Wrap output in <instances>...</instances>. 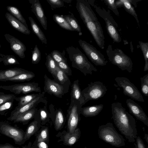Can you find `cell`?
I'll list each match as a JSON object with an SVG mask.
<instances>
[{"mask_svg":"<svg viewBox=\"0 0 148 148\" xmlns=\"http://www.w3.org/2000/svg\"><path fill=\"white\" fill-rule=\"evenodd\" d=\"M76 8L80 16L98 46L103 49L105 37L101 25L87 0H77Z\"/></svg>","mask_w":148,"mask_h":148,"instance_id":"1","label":"cell"},{"mask_svg":"<svg viewBox=\"0 0 148 148\" xmlns=\"http://www.w3.org/2000/svg\"><path fill=\"white\" fill-rule=\"evenodd\" d=\"M112 118L116 126L128 142H135L137 131L135 119L126 111L121 103L111 104Z\"/></svg>","mask_w":148,"mask_h":148,"instance_id":"2","label":"cell"},{"mask_svg":"<svg viewBox=\"0 0 148 148\" xmlns=\"http://www.w3.org/2000/svg\"><path fill=\"white\" fill-rule=\"evenodd\" d=\"M66 51L71 62L72 66L79 70L85 76L87 74L92 75L93 71H97L78 48L69 47L66 48Z\"/></svg>","mask_w":148,"mask_h":148,"instance_id":"3","label":"cell"},{"mask_svg":"<svg viewBox=\"0 0 148 148\" xmlns=\"http://www.w3.org/2000/svg\"><path fill=\"white\" fill-rule=\"evenodd\" d=\"M87 1L90 5L93 7L99 15L104 20L108 33L113 41L117 43L121 42V38L119 32L118 25L109 10L97 5L95 3L94 0Z\"/></svg>","mask_w":148,"mask_h":148,"instance_id":"4","label":"cell"},{"mask_svg":"<svg viewBox=\"0 0 148 148\" xmlns=\"http://www.w3.org/2000/svg\"><path fill=\"white\" fill-rule=\"evenodd\" d=\"M98 134L100 139L112 146L120 147L125 145L123 137L117 132L111 123L100 126Z\"/></svg>","mask_w":148,"mask_h":148,"instance_id":"5","label":"cell"},{"mask_svg":"<svg viewBox=\"0 0 148 148\" xmlns=\"http://www.w3.org/2000/svg\"><path fill=\"white\" fill-rule=\"evenodd\" d=\"M106 53L110 62L117 66L122 71L126 70L129 73L132 70L133 63L130 58L121 49L113 48L109 45L106 50Z\"/></svg>","mask_w":148,"mask_h":148,"instance_id":"6","label":"cell"},{"mask_svg":"<svg viewBox=\"0 0 148 148\" xmlns=\"http://www.w3.org/2000/svg\"><path fill=\"white\" fill-rule=\"evenodd\" d=\"M107 90L106 87L100 81L91 82L82 91L84 104L90 100H97L103 97Z\"/></svg>","mask_w":148,"mask_h":148,"instance_id":"7","label":"cell"},{"mask_svg":"<svg viewBox=\"0 0 148 148\" xmlns=\"http://www.w3.org/2000/svg\"><path fill=\"white\" fill-rule=\"evenodd\" d=\"M78 42L90 60L96 66H105L108 62L104 55L92 45L79 39Z\"/></svg>","mask_w":148,"mask_h":148,"instance_id":"8","label":"cell"},{"mask_svg":"<svg viewBox=\"0 0 148 148\" xmlns=\"http://www.w3.org/2000/svg\"><path fill=\"white\" fill-rule=\"evenodd\" d=\"M0 133L12 139L16 144L21 145L25 143L24 139L25 132L16 125L13 126L7 123L1 121Z\"/></svg>","mask_w":148,"mask_h":148,"instance_id":"9","label":"cell"},{"mask_svg":"<svg viewBox=\"0 0 148 148\" xmlns=\"http://www.w3.org/2000/svg\"><path fill=\"white\" fill-rule=\"evenodd\" d=\"M115 80L118 86L123 88V94L136 101L144 102L143 96L137 88L127 78L124 77H117Z\"/></svg>","mask_w":148,"mask_h":148,"instance_id":"10","label":"cell"},{"mask_svg":"<svg viewBox=\"0 0 148 148\" xmlns=\"http://www.w3.org/2000/svg\"><path fill=\"white\" fill-rule=\"evenodd\" d=\"M0 89L8 90L16 95L21 93L26 94L33 92H41V88L38 86V84L34 82L16 84L7 86H0Z\"/></svg>","mask_w":148,"mask_h":148,"instance_id":"11","label":"cell"},{"mask_svg":"<svg viewBox=\"0 0 148 148\" xmlns=\"http://www.w3.org/2000/svg\"><path fill=\"white\" fill-rule=\"evenodd\" d=\"M71 100V103L67 112L69 133H72L75 130L77 126L82 106L79 101L73 99Z\"/></svg>","mask_w":148,"mask_h":148,"instance_id":"12","label":"cell"},{"mask_svg":"<svg viewBox=\"0 0 148 148\" xmlns=\"http://www.w3.org/2000/svg\"><path fill=\"white\" fill-rule=\"evenodd\" d=\"M4 36L10 44L12 50L20 58H24L25 57V52L26 50L25 45L18 39L10 34H6Z\"/></svg>","mask_w":148,"mask_h":148,"instance_id":"13","label":"cell"},{"mask_svg":"<svg viewBox=\"0 0 148 148\" xmlns=\"http://www.w3.org/2000/svg\"><path fill=\"white\" fill-rule=\"evenodd\" d=\"M126 103L130 112L148 127V117L141 107L130 99L126 100Z\"/></svg>","mask_w":148,"mask_h":148,"instance_id":"14","label":"cell"},{"mask_svg":"<svg viewBox=\"0 0 148 148\" xmlns=\"http://www.w3.org/2000/svg\"><path fill=\"white\" fill-rule=\"evenodd\" d=\"M44 77V91L58 97L61 98L65 91L64 86L52 80L46 74L45 75Z\"/></svg>","mask_w":148,"mask_h":148,"instance_id":"15","label":"cell"},{"mask_svg":"<svg viewBox=\"0 0 148 148\" xmlns=\"http://www.w3.org/2000/svg\"><path fill=\"white\" fill-rule=\"evenodd\" d=\"M31 4V10L40 22L43 28L47 29V21L41 3L38 0H29Z\"/></svg>","mask_w":148,"mask_h":148,"instance_id":"16","label":"cell"},{"mask_svg":"<svg viewBox=\"0 0 148 148\" xmlns=\"http://www.w3.org/2000/svg\"><path fill=\"white\" fill-rule=\"evenodd\" d=\"M44 94V92H43L39 96L29 103L21 107H15L11 112L10 116L7 118V120L11 121H14L19 115L35 107L37 104L42 100Z\"/></svg>","mask_w":148,"mask_h":148,"instance_id":"17","label":"cell"},{"mask_svg":"<svg viewBox=\"0 0 148 148\" xmlns=\"http://www.w3.org/2000/svg\"><path fill=\"white\" fill-rule=\"evenodd\" d=\"M5 17L10 25L17 31L26 35H29L31 32L28 27L16 18L10 13L6 12Z\"/></svg>","mask_w":148,"mask_h":148,"instance_id":"18","label":"cell"},{"mask_svg":"<svg viewBox=\"0 0 148 148\" xmlns=\"http://www.w3.org/2000/svg\"><path fill=\"white\" fill-rule=\"evenodd\" d=\"M28 71L18 67H14L0 70V81L5 82L10 78L27 71Z\"/></svg>","mask_w":148,"mask_h":148,"instance_id":"19","label":"cell"},{"mask_svg":"<svg viewBox=\"0 0 148 148\" xmlns=\"http://www.w3.org/2000/svg\"><path fill=\"white\" fill-rule=\"evenodd\" d=\"M71 96V99L79 101L82 106L84 104V101L79 85L78 79L74 81L72 85Z\"/></svg>","mask_w":148,"mask_h":148,"instance_id":"20","label":"cell"},{"mask_svg":"<svg viewBox=\"0 0 148 148\" xmlns=\"http://www.w3.org/2000/svg\"><path fill=\"white\" fill-rule=\"evenodd\" d=\"M103 107V104H100L82 107L81 113L86 117L95 116L100 113Z\"/></svg>","mask_w":148,"mask_h":148,"instance_id":"21","label":"cell"},{"mask_svg":"<svg viewBox=\"0 0 148 148\" xmlns=\"http://www.w3.org/2000/svg\"><path fill=\"white\" fill-rule=\"evenodd\" d=\"M115 4L117 8L123 7L127 12L134 17L138 24L139 25V21L137 15L130 0H116Z\"/></svg>","mask_w":148,"mask_h":148,"instance_id":"22","label":"cell"},{"mask_svg":"<svg viewBox=\"0 0 148 148\" xmlns=\"http://www.w3.org/2000/svg\"><path fill=\"white\" fill-rule=\"evenodd\" d=\"M37 109L34 107L29 110L19 115L14 121V123H21L24 125L27 123L36 114Z\"/></svg>","mask_w":148,"mask_h":148,"instance_id":"23","label":"cell"},{"mask_svg":"<svg viewBox=\"0 0 148 148\" xmlns=\"http://www.w3.org/2000/svg\"><path fill=\"white\" fill-rule=\"evenodd\" d=\"M28 18L33 33L37 36L42 43L47 44V40L43 32L32 17L29 16Z\"/></svg>","mask_w":148,"mask_h":148,"instance_id":"24","label":"cell"},{"mask_svg":"<svg viewBox=\"0 0 148 148\" xmlns=\"http://www.w3.org/2000/svg\"><path fill=\"white\" fill-rule=\"evenodd\" d=\"M41 94H32L16 97L15 99L18 102L16 108H20L26 105L39 96Z\"/></svg>","mask_w":148,"mask_h":148,"instance_id":"25","label":"cell"},{"mask_svg":"<svg viewBox=\"0 0 148 148\" xmlns=\"http://www.w3.org/2000/svg\"><path fill=\"white\" fill-rule=\"evenodd\" d=\"M80 131L78 128L75 129L72 133L66 134L64 136L65 143L69 145H72L77 141L80 135Z\"/></svg>","mask_w":148,"mask_h":148,"instance_id":"26","label":"cell"},{"mask_svg":"<svg viewBox=\"0 0 148 148\" xmlns=\"http://www.w3.org/2000/svg\"><path fill=\"white\" fill-rule=\"evenodd\" d=\"M35 76V75L32 72L28 71L8 79L7 81L14 82H23L29 81Z\"/></svg>","mask_w":148,"mask_h":148,"instance_id":"27","label":"cell"},{"mask_svg":"<svg viewBox=\"0 0 148 148\" xmlns=\"http://www.w3.org/2000/svg\"><path fill=\"white\" fill-rule=\"evenodd\" d=\"M71 13V14L70 15L63 16V17L74 31L77 32L79 33V35L81 36L82 35V33L81 27L73 14Z\"/></svg>","mask_w":148,"mask_h":148,"instance_id":"28","label":"cell"},{"mask_svg":"<svg viewBox=\"0 0 148 148\" xmlns=\"http://www.w3.org/2000/svg\"><path fill=\"white\" fill-rule=\"evenodd\" d=\"M55 77L63 86L70 85L71 84L68 76L58 66L56 71Z\"/></svg>","mask_w":148,"mask_h":148,"instance_id":"29","label":"cell"},{"mask_svg":"<svg viewBox=\"0 0 148 148\" xmlns=\"http://www.w3.org/2000/svg\"><path fill=\"white\" fill-rule=\"evenodd\" d=\"M6 8L7 10L11 14L28 27L25 20L23 17L19 9L17 7L13 6H8Z\"/></svg>","mask_w":148,"mask_h":148,"instance_id":"30","label":"cell"},{"mask_svg":"<svg viewBox=\"0 0 148 148\" xmlns=\"http://www.w3.org/2000/svg\"><path fill=\"white\" fill-rule=\"evenodd\" d=\"M54 21L62 28L70 31H74L66 20L63 16L58 14H54L53 16Z\"/></svg>","mask_w":148,"mask_h":148,"instance_id":"31","label":"cell"},{"mask_svg":"<svg viewBox=\"0 0 148 148\" xmlns=\"http://www.w3.org/2000/svg\"><path fill=\"white\" fill-rule=\"evenodd\" d=\"M37 121L35 120L32 122L27 127L24 137V143L29 139L37 131Z\"/></svg>","mask_w":148,"mask_h":148,"instance_id":"32","label":"cell"},{"mask_svg":"<svg viewBox=\"0 0 148 148\" xmlns=\"http://www.w3.org/2000/svg\"><path fill=\"white\" fill-rule=\"evenodd\" d=\"M45 65L48 71L54 78L55 72L57 66L56 62L51 56L50 54L46 56Z\"/></svg>","mask_w":148,"mask_h":148,"instance_id":"33","label":"cell"},{"mask_svg":"<svg viewBox=\"0 0 148 148\" xmlns=\"http://www.w3.org/2000/svg\"><path fill=\"white\" fill-rule=\"evenodd\" d=\"M138 43L139 47L142 52L145 61L143 71H147L148 70V43L140 41H139Z\"/></svg>","mask_w":148,"mask_h":148,"instance_id":"34","label":"cell"},{"mask_svg":"<svg viewBox=\"0 0 148 148\" xmlns=\"http://www.w3.org/2000/svg\"><path fill=\"white\" fill-rule=\"evenodd\" d=\"M0 56L2 58V62L5 66L20 64V63L14 55H5L0 53Z\"/></svg>","mask_w":148,"mask_h":148,"instance_id":"35","label":"cell"},{"mask_svg":"<svg viewBox=\"0 0 148 148\" xmlns=\"http://www.w3.org/2000/svg\"><path fill=\"white\" fill-rule=\"evenodd\" d=\"M50 54L56 63L61 62H67V59L65 57V52L64 50H63L62 52H60L58 50H54Z\"/></svg>","mask_w":148,"mask_h":148,"instance_id":"36","label":"cell"},{"mask_svg":"<svg viewBox=\"0 0 148 148\" xmlns=\"http://www.w3.org/2000/svg\"><path fill=\"white\" fill-rule=\"evenodd\" d=\"M141 90L142 93L147 97L148 96V73L140 77Z\"/></svg>","mask_w":148,"mask_h":148,"instance_id":"37","label":"cell"},{"mask_svg":"<svg viewBox=\"0 0 148 148\" xmlns=\"http://www.w3.org/2000/svg\"><path fill=\"white\" fill-rule=\"evenodd\" d=\"M64 122V118L62 113L61 110H58L56 115L55 122L56 130H58L61 127Z\"/></svg>","mask_w":148,"mask_h":148,"instance_id":"38","label":"cell"},{"mask_svg":"<svg viewBox=\"0 0 148 148\" xmlns=\"http://www.w3.org/2000/svg\"><path fill=\"white\" fill-rule=\"evenodd\" d=\"M14 100L9 101L0 106V115H5L6 112L12 108Z\"/></svg>","mask_w":148,"mask_h":148,"instance_id":"39","label":"cell"},{"mask_svg":"<svg viewBox=\"0 0 148 148\" xmlns=\"http://www.w3.org/2000/svg\"><path fill=\"white\" fill-rule=\"evenodd\" d=\"M41 59V53L36 45L32 51V62L33 64L39 63Z\"/></svg>","mask_w":148,"mask_h":148,"instance_id":"40","label":"cell"},{"mask_svg":"<svg viewBox=\"0 0 148 148\" xmlns=\"http://www.w3.org/2000/svg\"><path fill=\"white\" fill-rule=\"evenodd\" d=\"M16 97V96L14 94H5L0 92V106L9 101L15 100Z\"/></svg>","mask_w":148,"mask_h":148,"instance_id":"41","label":"cell"},{"mask_svg":"<svg viewBox=\"0 0 148 148\" xmlns=\"http://www.w3.org/2000/svg\"><path fill=\"white\" fill-rule=\"evenodd\" d=\"M56 63L58 67L63 71L68 76L72 75V71L67 62H61Z\"/></svg>","mask_w":148,"mask_h":148,"instance_id":"42","label":"cell"},{"mask_svg":"<svg viewBox=\"0 0 148 148\" xmlns=\"http://www.w3.org/2000/svg\"><path fill=\"white\" fill-rule=\"evenodd\" d=\"M103 1L108 8L111 10L117 16L119 15V13L115 4V0H103Z\"/></svg>","mask_w":148,"mask_h":148,"instance_id":"43","label":"cell"},{"mask_svg":"<svg viewBox=\"0 0 148 148\" xmlns=\"http://www.w3.org/2000/svg\"><path fill=\"white\" fill-rule=\"evenodd\" d=\"M47 1L51 6L52 10L63 7L64 3L62 0H47Z\"/></svg>","mask_w":148,"mask_h":148,"instance_id":"44","label":"cell"},{"mask_svg":"<svg viewBox=\"0 0 148 148\" xmlns=\"http://www.w3.org/2000/svg\"><path fill=\"white\" fill-rule=\"evenodd\" d=\"M48 130L47 128L42 130L40 133L38 138V142L44 141L48 138Z\"/></svg>","mask_w":148,"mask_h":148,"instance_id":"45","label":"cell"},{"mask_svg":"<svg viewBox=\"0 0 148 148\" xmlns=\"http://www.w3.org/2000/svg\"><path fill=\"white\" fill-rule=\"evenodd\" d=\"M136 140V148H146L143 140L140 136H137Z\"/></svg>","mask_w":148,"mask_h":148,"instance_id":"46","label":"cell"},{"mask_svg":"<svg viewBox=\"0 0 148 148\" xmlns=\"http://www.w3.org/2000/svg\"><path fill=\"white\" fill-rule=\"evenodd\" d=\"M0 148H21L14 146L10 144L6 143L5 144H0Z\"/></svg>","mask_w":148,"mask_h":148,"instance_id":"47","label":"cell"},{"mask_svg":"<svg viewBox=\"0 0 148 148\" xmlns=\"http://www.w3.org/2000/svg\"><path fill=\"white\" fill-rule=\"evenodd\" d=\"M40 114L41 119L42 120H45L47 117V114L46 111L43 110H40Z\"/></svg>","mask_w":148,"mask_h":148,"instance_id":"48","label":"cell"},{"mask_svg":"<svg viewBox=\"0 0 148 148\" xmlns=\"http://www.w3.org/2000/svg\"><path fill=\"white\" fill-rule=\"evenodd\" d=\"M38 146L39 148H48L47 145L43 141L38 142Z\"/></svg>","mask_w":148,"mask_h":148,"instance_id":"49","label":"cell"},{"mask_svg":"<svg viewBox=\"0 0 148 148\" xmlns=\"http://www.w3.org/2000/svg\"><path fill=\"white\" fill-rule=\"evenodd\" d=\"M148 135L147 134H145V137H144V138H145V139L147 143H148Z\"/></svg>","mask_w":148,"mask_h":148,"instance_id":"50","label":"cell"},{"mask_svg":"<svg viewBox=\"0 0 148 148\" xmlns=\"http://www.w3.org/2000/svg\"><path fill=\"white\" fill-rule=\"evenodd\" d=\"M62 1L63 2H65L67 3H70L72 1V0H62Z\"/></svg>","mask_w":148,"mask_h":148,"instance_id":"51","label":"cell"},{"mask_svg":"<svg viewBox=\"0 0 148 148\" xmlns=\"http://www.w3.org/2000/svg\"><path fill=\"white\" fill-rule=\"evenodd\" d=\"M21 148H32L30 147V146L28 145V146L25 145L22 146Z\"/></svg>","mask_w":148,"mask_h":148,"instance_id":"52","label":"cell"},{"mask_svg":"<svg viewBox=\"0 0 148 148\" xmlns=\"http://www.w3.org/2000/svg\"><path fill=\"white\" fill-rule=\"evenodd\" d=\"M2 61V59L0 57V63Z\"/></svg>","mask_w":148,"mask_h":148,"instance_id":"53","label":"cell"},{"mask_svg":"<svg viewBox=\"0 0 148 148\" xmlns=\"http://www.w3.org/2000/svg\"><path fill=\"white\" fill-rule=\"evenodd\" d=\"M1 47V45L0 44V48Z\"/></svg>","mask_w":148,"mask_h":148,"instance_id":"54","label":"cell"},{"mask_svg":"<svg viewBox=\"0 0 148 148\" xmlns=\"http://www.w3.org/2000/svg\"><path fill=\"white\" fill-rule=\"evenodd\" d=\"M84 148H86V147H85Z\"/></svg>","mask_w":148,"mask_h":148,"instance_id":"55","label":"cell"}]
</instances>
